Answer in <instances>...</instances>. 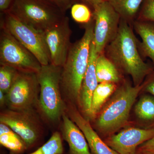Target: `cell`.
<instances>
[{
    "label": "cell",
    "mask_w": 154,
    "mask_h": 154,
    "mask_svg": "<svg viewBox=\"0 0 154 154\" xmlns=\"http://www.w3.org/2000/svg\"><path fill=\"white\" fill-rule=\"evenodd\" d=\"M138 42L132 25L121 19L117 35L104 51V54L119 70L129 75L134 85L139 86L153 68L143 59L138 48Z\"/></svg>",
    "instance_id": "cell-1"
},
{
    "label": "cell",
    "mask_w": 154,
    "mask_h": 154,
    "mask_svg": "<svg viewBox=\"0 0 154 154\" xmlns=\"http://www.w3.org/2000/svg\"><path fill=\"white\" fill-rule=\"evenodd\" d=\"M94 21L85 25L82 37L72 43L62 67L61 89L69 98L78 102L83 79L88 68L94 37Z\"/></svg>",
    "instance_id": "cell-2"
},
{
    "label": "cell",
    "mask_w": 154,
    "mask_h": 154,
    "mask_svg": "<svg viewBox=\"0 0 154 154\" xmlns=\"http://www.w3.org/2000/svg\"><path fill=\"white\" fill-rule=\"evenodd\" d=\"M143 88V84L132 86L128 81H122L97 119L96 126L100 132L111 134L126 125L131 107Z\"/></svg>",
    "instance_id": "cell-3"
},
{
    "label": "cell",
    "mask_w": 154,
    "mask_h": 154,
    "mask_svg": "<svg viewBox=\"0 0 154 154\" xmlns=\"http://www.w3.org/2000/svg\"><path fill=\"white\" fill-rule=\"evenodd\" d=\"M7 12L41 32L60 24L67 17L65 11L47 0H14Z\"/></svg>",
    "instance_id": "cell-4"
},
{
    "label": "cell",
    "mask_w": 154,
    "mask_h": 154,
    "mask_svg": "<svg viewBox=\"0 0 154 154\" xmlns=\"http://www.w3.org/2000/svg\"><path fill=\"white\" fill-rule=\"evenodd\" d=\"M61 67L50 63L42 66L36 73L40 91L38 104L48 120L57 122L64 113V103L61 94Z\"/></svg>",
    "instance_id": "cell-5"
},
{
    "label": "cell",
    "mask_w": 154,
    "mask_h": 154,
    "mask_svg": "<svg viewBox=\"0 0 154 154\" xmlns=\"http://www.w3.org/2000/svg\"><path fill=\"white\" fill-rule=\"evenodd\" d=\"M1 28H5L36 57L42 66L50 63L43 32L19 21L8 12L2 13Z\"/></svg>",
    "instance_id": "cell-6"
},
{
    "label": "cell",
    "mask_w": 154,
    "mask_h": 154,
    "mask_svg": "<svg viewBox=\"0 0 154 154\" xmlns=\"http://www.w3.org/2000/svg\"><path fill=\"white\" fill-rule=\"evenodd\" d=\"M0 64L19 72L37 73L42 65L33 54L5 28H1Z\"/></svg>",
    "instance_id": "cell-7"
},
{
    "label": "cell",
    "mask_w": 154,
    "mask_h": 154,
    "mask_svg": "<svg viewBox=\"0 0 154 154\" xmlns=\"http://www.w3.org/2000/svg\"><path fill=\"white\" fill-rule=\"evenodd\" d=\"M94 21V41L98 54L104 53L107 45L115 38L121 17L108 1L100 3L93 8Z\"/></svg>",
    "instance_id": "cell-8"
},
{
    "label": "cell",
    "mask_w": 154,
    "mask_h": 154,
    "mask_svg": "<svg viewBox=\"0 0 154 154\" xmlns=\"http://www.w3.org/2000/svg\"><path fill=\"white\" fill-rule=\"evenodd\" d=\"M39 91L36 73L19 72L13 85L6 94V104L11 110H32L38 103Z\"/></svg>",
    "instance_id": "cell-9"
},
{
    "label": "cell",
    "mask_w": 154,
    "mask_h": 154,
    "mask_svg": "<svg viewBox=\"0 0 154 154\" xmlns=\"http://www.w3.org/2000/svg\"><path fill=\"white\" fill-rule=\"evenodd\" d=\"M50 55V63L62 67L72 43V30L67 17L61 23L43 32Z\"/></svg>",
    "instance_id": "cell-10"
},
{
    "label": "cell",
    "mask_w": 154,
    "mask_h": 154,
    "mask_svg": "<svg viewBox=\"0 0 154 154\" xmlns=\"http://www.w3.org/2000/svg\"><path fill=\"white\" fill-rule=\"evenodd\" d=\"M0 122L19 135L28 148L34 144L39 137V126L33 117L32 110H5L0 114Z\"/></svg>",
    "instance_id": "cell-11"
},
{
    "label": "cell",
    "mask_w": 154,
    "mask_h": 154,
    "mask_svg": "<svg viewBox=\"0 0 154 154\" xmlns=\"http://www.w3.org/2000/svg\"><path fill=\"white\" fill-rule=\"evenodd\" d=\"M154 136V128L129 127L111 135L105 143L119 154H136L137 148Z\"/></svg>",
    "instance_id": "cell-12"
},
{
    "label": "cell",
    "mask_w": 154,
    "mask_h": 154,
    "mask_svg": "<svg viewBox=\"0 0 154 154\" xmlns=\"http://www.w3.org/2000/svg\"><path fill=\"white\" fill-rule=\"evenodd\" d=\"M98 54L93 39L88 66L83 79L78 104L87 119H91V105L93 93L98 84L96 72V62Z\"/></svg>",
    "instance_id": "cell-13"
},
{
    "label": "cell",
    "mask_w": 154,
    "mask_h": 154,
    "mask_svg": "<svg viewBox=\"0 0 154 154\" xmlns=\"http://www.w3.org/2000/svg\"><path fill=\"white\" fill-rule=\"evenodd\" d=\"M69 116L76 124L85 137L93 154H119L102 140L91 126L89 119L83 116L73 107L68 110Z\"/></svg>",
    "instance_id": "cell-14"
},
{
    "label": "cell",
    "mask_w": 154,
    "mask_h": 154,
    "mask_svg": "<svg viewBox=\"0 0 154 154\" xmlns=\"http://www.w3.org/2000/svg\"><path fill=\"white\" fill-rule=\"evenodd\" d=\"M62 131L64 140L67 143L70 154H93L85 135L69 116L64 113Z\"/></svg>",
    "instance_id": "cell-15"
},
{
    "label": "cell",
    "mask_w": 154,
    "mask_h": 154,
    "mask_svg": "<svg viewBox=\"0 0 154 154\" xmlns=\"http://www.w3.org/2000/svg\"><path fill=\"white\" fill-rule=\"evenodd\" d=\"M132 27L141 39L138 42L141 55L150 59L154 65V23L135 20Z\"/></svg>",
    "instance_id": "cell-16"
},
{
    "label": "cell",
    "mask_w": 154,
    "mask_h": 154,
    "mask_svg": "<svg viewBox=\"0 0 154 154\" xmlns=\"http://www.w3.org/2000/svg\"><path fill=\"white\" fill-rule=\"evenodd\" d=\"M96 72L99 83L107 82L117 84L123 81L121 72L104 53L98 54L96 62Z\"/></svg>",
    "instance_id": "cell-17"
},
{
    "label": "cell",
    "mask_w": 154,
    "mask_h": 154,
    "mask_svg": "<svg viewBox=\"0 0 154 154\" xmlns=\"http://www.w3.org/2000/svg\"><path fill=\"white\" fill-rule=\"evenodd\" d=\"M115 83L104 82L99 83L92 96L91 105V118H95L103 105L107 102L117 88Z\"/></svg>",
    "instance_id": "cell-18"
},
{
    "label": "cell",
    "mask_w": 154,
    "mask_h": 154,
    "mask_svg": "<svg viewBox=\"0 0 154 154\" xmlns=\"http://www.w3.org/2000/svg\"><path fill=\"white\" fill-rule=\"evenodd\" d=\"M119 14L121 19L132 25L144 0H107Z\"/></svg>",
    "instance_id": "cell-19"
},
{
    "label": "cell",
    "mask_w": 154,
    "mask_h": 154,
    "mask_svg": "<svg viewBox=\"0 0 154 154\" xmlns=\"http://www.w3.org/2000/svg\"><path fill=\"white\" fill-rule=\"evenodd\" d=\"M0 143L12 154L22 153L28 148L22 138L6 124H0Z\"/></svg>",
    "instance_id": "cell-20"
},
{
    "label": "cell",
    "mask_w": 154,
    "mask_h": 154,
    "mask_svg": "<svg viewBox=\"0 0 154 154\" xmlns=\"http://www.w3.org/2000/svg\"><path fill=\"white\" fill-rule=\"evenodd\" d=\"M136 115L141 120L148 122L154 128V97L149 95L142 96L134 108Z\"/></svg>",
    "instance_id": "cell-21"
},
{
    "label": "cell",
    "mask_w": 154,
    "mask_h": 154,
    "mask_svg": "<svg viewBox=\"0 0 154 154\" xmlns=\"http://www.w3.org/2000/svg\"><path fill=\"white\" fill-rule=\"evenodd\" d=\"M63 152L61 136L56 131L46 143L30 154H62Z\"/></svg>",
    "instance_id": "cell-22"
},
{
    "label": "cell",
    "mask_w": 154,
    "mask_h": 154,
    "mask_svg": "<svg viewBox=\"0 0 154 154\" xmlns=\"http://www.w3.org/2000/svg\"><path fill=\"white\" fill-rule=\"evenodd\" d=\"M71 9L72 18L77 23L85 25L94 20L93 11L86 4L76 3Z\"/></svg>",
    "instance_id": "cell-23"
},
{
    "label": "cell",
    "mask_w": 154,
    "mask_h": 154,
    "mask_svg": "<svg viewBox=\"0 0 154 154\" xmlns=\"http://www.w3.org/2000/svg\"><path fill=\"white\" fill-rule=\"evenodd\" d=\"M19 71L8 66L0 67V90L6 94L14 84Z\"/></svg>",
    "instance_id": "cell-24"
},
{
    "label": "cell",
    "mask_w": 154,
    "mask_h": 154,
    "mask_svg": "<svg viewBox=\"0 0 154 154\" xmlns=\"http://www.w3.org/2000/svg\"><path fill=\"white\" fill-rule=\"evenodd\" d=\"M136 20L154 23V0H144Z\"/></svg>",
    "instance_id": "cell-25"
},
{
    "label": "cell",
    "mask_w": 154,
    "mask_h": 154,
    "mask_svg": "<svg viewBox=\"0 0 154 154\" xmlns=\"http://www.w3.org/2000/svg\"><path fill=\"white\" fill-rule=\"evenodd\" d=\"M48 2L66 12L71 8L73 5L82 1V0H47Z\"/></svg>",
    "instance_id": "cell-26"
},
{
    "label": "cell",
    "mask_w": 154,
    "mask_h": 154,
    "mask_svg": "<svg viewBox=\"0 0 154 154\" xmlns=\"http://www.w3.org/2000/svg\"><path fill=\"white\" fill-rule=\"evenodd\" d=\"M143 83L142 91L154 96V70L152 71L146 78Z\"/></svg>",
    "instance_id": "cell-27"
},
{
    "label": "cell",
    "mask_w": 154,
    "mask_h": 154,
    "mask_svg": "<svg viewBox=\"0 0 154 154\" xmlns=\"http://www.w3.org/2000/svg\"><path fill=\"white\" fill-rule=\"evenodd\" d=\"M141 152L154 154V136L151 139L142 144L138 147Z\"/></svg>",
    "instance_id": "cell-28"
},
{
    "label": "cell",
    "mask_w": 154,
    "mask_h": 154,
    "mask_svg": "<svg viewBox=\"0 0 154 154\" xmlns=\"http://www.w3.org/2000/svg\"><path fill=\"white\" fill-rule=\"evenodd\" d=\"M14 1V0H0V10L2 13L8 12Z\"/></svg>",
    "instance_id": "cell-29"
},
{
    "label": "cell",
    "mask_w": 154,
    "mask_h": 154,
    "mask_svg": "<svg viewBox=\"0 0 154 154\" xmlns=\"http://www.w3.org/2000/svg\"><path fill=\"white\" fill-rule=\"evenodd\" d=\"M82 1L84 2L91 6L93 9L95 6L106 0H82Z\"/></svg>",
    "instance_id": "cell-30"
},
{
    "label": "cell",
    "mask_w": 154,
    "mask_h": 154,
    "mask_svg": "<svg viewBox=\"0 0 154 154\" xmlns=\"http://www.w3.org/2000/svg\"><path fill=\"white\" fill-rule=\"evenodd\" d=\"M6 94L0 90V105L1 107L6 104Z\"/></svg>",
    "instance_id": "cell-31"
},
{
    "label": "cell",
    "mask_w": 154,
    "mask_h": 154,
    "mask_svg": "<svg viewBox=\"0 0 154 154\" xmlns=\"http://www.w3.org/2000/svg\"><path fill=\"white\" fill-rule=\"evenodd\" d=\"M140 152V154H154L153 153H150L141 152Z\"/></svg>",
    "instance_id": "cell-32"
}]
</instances>
